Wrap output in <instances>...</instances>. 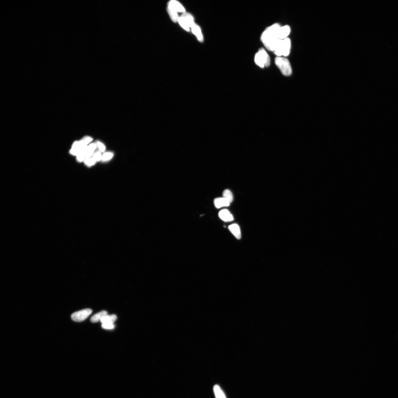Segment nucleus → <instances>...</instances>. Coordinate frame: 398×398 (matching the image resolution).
Wrapping results in <instances>:
<instances>
[{
  "mask_svg": "<svg viewBox=\"0 0 398 398\" xmlns=\"http://www.w3.org/2000/svg\"><path fill=\"white\" fill-rule=\"evenodd\" d=\"M252 11L265 18H277L276 11L268 3L264 1H257L252 5Z\"/></svg>",
  "mask_w": 398,
  "mask_h": 398,
  "instance_id": "423d86ee",
  "label": "nucleus"
},
{
  "mask_svg": "<svg viewBox=\"0 0 398 398\" xmlns=\"http://www.w3.org/2000/svg\"><path fill=\"white\" fill-rule=\"evenodd\" d=\"M145 220V217L142 216L134 217L115 233L116 241L121 243L127 241L131 237L136 236Z\"/></svg>",
  "mask_w": 398,
  "mask_h": 398,
  "instance_id": "f03ea898",
  "label": "nucleus"
},
{
  "mask_svg": "<svg viewBox=\"0 0 398 398\" xmlns=\"http://www.w3.org/2000/svg\"><path fill=\"white\" fill-rule=\"evenodd\" d=\"M153 234L152 231L149 228H146L142 230L139 236L143 239V241L148 242L153 239Z\"/></svg>",
  "mask_w": 398,
  "mask_h": 398,
  "instance_id": "2eb2a0df",
  "label": "nucleus"
},
{
  "mask_svg": "<svg viewBox=\"0 0 398 398\" xmlns=\"http://www.w3.org/2000/svg\"><path fill=\"white\" fill-rule=\"evenodd\" d=\"M273 23L280 31L284 41H287V40L292 35L291 33H290V29L288 24L282 19H276Z\"/></svg>",
  "mask_w": 398,
  "mask_h": 398,
  "instance_id": "f8f14e48",
  "label": "nucleus"
},
{
  "mask_svg": "<svg viewBox=\"0 0 398 398\" xmlns=\"http://www.w3.org/2000/svg\"><path fill=\"white\" fill-rule=\"evenodd\" d=\"M345 304L335 296L326 297L321 300V306L325 313H330L335 310H342Z\"/></svg>",
  "mask_w": 398,
  "mask_h": 398,
  "instance_id": "39448f33",
  "label": "nucleus"
},
{
  "mask_svg": "<svg viewBox=\"0 0 398 398\" xmlns=\"http://www.w3.org/2000/svg\"><path fill=\"white\" fill-rule=\"evenodd\" d=\"M334 296L344 302L346 305L350 299V295L348 289L342 284H338L334 288Z\"/></svg>",
  "mask_w": 398,
  "mask_h": 398,
  "instance_id": "1a4fd4ad",
  "label": "nucleus"
},
{
  "mask_svg": "<svg viewBox=\"0 0 398 398\" xmlns=\"http://www.w3.org/2000/svg\"><path fill=\"white\" fill-rule=\"evenodd\" d=\"M328 325L334 332L338 333L347 332L351 330L349 322L341 314H333L329 318Z\"/></svg>",
  "mask_w": 398,
  "mask_h": 398,
  "instance_id": "20e7f679",
  "label": "nucleus"
},
{
  "mask_svg": "<svg viewBox=\"0 0 398 398\" xmlns=\"http://www.w3.org/2000/svg\"><path fill=\"white\" fill-rule=\"evenodd\" d=\"M345 348L356 358L360 359L362 357L361 346L359 340L355 336H349L342 341Z\"/></svg>",
  "mask_w": 398,
  "mask_h": 398,
  "instance_id": "0eeeda50",
  "label": "nucleus"
},
{
  "mask_svg": "<svg viewBox=\"0 0 398 398\" xmlns=\"http://www.w3.org/2000/svg\"><path fill=\"white\" fill-rule=\"evenodd\" d=\"M382 93L389 100H398V75L395 72L389 73L382 84Z\"/></svg>",
  "mask_w": 398,
  "mask_h": 398,
  "instance_id": "7ed1b4c3",
  "label": "nucleus"
},
{
  "mask_svg": "<svg viewBox=\"0 0 398 398\" xmlns=\"http://www.w3.org/2000/svg\"><path fill=\"white\" fill-rule=\"evenodd\" d=\"M267 33L270 38H271L278 45L281 47L284 46V39L283 37H282L280 31L279 30L278 27L272 23V25L269 26L267 29Z\"/></svg>",
  "mask_w": 398,
  "mask_h": 398,
  "instance_id": "9d476101",
  "label": "nucleus"
},
{
  "mask_svg": "<svg viewBox=\"0 0 398 398\" xmlns=\"http://www.w3.org/2000/svg\"><path fill=\"white\" fill-rule=\"evenodd\" d=\"M146 217L149 223V225L153 228H156L158 225V220L156 217L152 214L147 213L146 214Z\"/></svg>",
  "mask_w": 398,
  "mask_h": 398,
  "instance_id": "dca6fc26",
  "label": "nucleus"
},
{
  "mask_svg": "<svg viewBox=\"0 0 398 398\" xmlns=\"http://www.w3.org/2000/svg\"><path fill=\"white\" fill-rule=\"evenodd\" d=\"M251 17L257 29L261 33L267 32L268 26L265 18L253 11L251 13Z\"/></svg>",
  "mask_w": 398,
  "mask_h": 398,
  "instance_id": "9b49d317",
  "label": "nucleus"
},
{
  "mask_svg": "<svg viewBox=\"0 0 398 398\" xmlns=\"http://www.w3.org/2000/svg\"><path fill=\"white\" fill-rule=\"evenodd\" d=\"M138 210L136 206L130 205L126 207L119 212L111 215L105 226V230L111 233H116L130 220V217Z\"/></svg>",
  "mask_w": 398,
  "mask_h": 398,
  "instance_id": "f257e3e1",
  "label": "nucleus"
},
{
  "mask_svg": "<svg viewBox=\"0 0 398 398\" xmlns=\"http://www.w3.org/2000/svg\"><path fill=\"white\" fill-rule=\"evenodd\" d=\"M287 42L289 49L295 54L298 61L300 63H303L304 62L305 57L299 41H298L295 37L292 35V36L287 40Z\"/></svg>",
  "mask_w": 398,
  "mask_h": 398,
  "instance_id": "6e6552de",
  "label": "nucleus"
},
{
  "mask_svg": "<svg viewBox=\"0 0 398 398\" xmlns=\"http://www.w3.org/2000/svg\"><path fill=\"white\" fill-rule=\"evenodd\" d=\"M144 242L145 241L143 240V239L139 235L138 236H136L131 237L126 241L127 245L133 249H137L141 248V247L144 244Z\"/></svg>",
  "mask_w": 398,
  "mask_h": 398,
  "instance_id": "ddd939ff",
  "label": "nucleus"
},
{
  "mask_svg": "<svg viewBox=\"0 0 398 398\" xmlns=\"http://www.w3.org/2000/svg\"><path fill=\"white\" fill-rule=\"evenodd\" d=\"M169 233L168 230L165 229L158 230L153 234V240L157 242L165 240L168 237Z\"/></svg>",
  "mask_w": 398,
  "mask_h": 398,
  "instance_id": "4468645a",
  "label": "nucleus"
},
{
  "mask_svg": "<svg viewBox=\"0 0 398 398\" xmlns=\"http://www.w3.org/2000/svg\"><path fill=\"white\" fill-rule=\"evenodd\" d=\"M391 59L394 65H395L396 68L398 70V45L393 51Z\"/></svg>",
  "mask_w": 398,
  "mask_h": 398,
  "instance_id": "f3484780",
  "label": "nucleus"
}]
</instances>
